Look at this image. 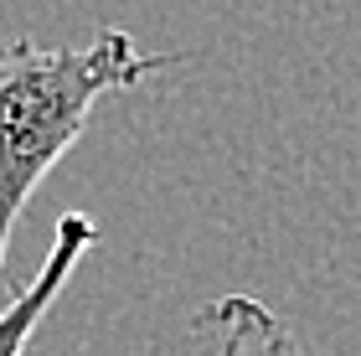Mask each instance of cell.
<instances>
[{"instance_id":"7a4b0ae2","label":"cell","mask_w":361,"mask_h":356,"mask_svg":"<svg viewBox=\"0 0 361 356\" xmlns=\"http://www.w3.org/2000/svg\"><path fill=\"white\" fill-rule=\"evenodd\" d=\"M93 243H98V222H93V217H83V212H62V217H57L47 264L31 274V284L6 305V310H0V356H26L31 331H37L42 315L57 305L62 284L73 279V269L83 264V253L93 248Z\"/></svg>"},{"instance_id":"6da1fadb","label":"cell","mask_w":361,"mask_h":356,"mask_svg":"<svg viewBox=\"0 0 361 356\" xmlns=\"http://www.w3.org/2000/svg\"><path fill=\"white\" fill-rule=\"evenodd\" d=\"M176 62H186V52H140L119 26L93 31L83 47H42L31 37L0 42V269L21 212L83 140L93 109Z\"/></svg>"},{"instance_id":"3957f363","label":"cell","mask_w":361,"mask_h":356,"mask_svg":"<svg viewBox=\"0 0 361 356\" xmlns=\"http://www.w3.org/2000/svg\"><path fill=\"white\" fill-rule=\"evenodd\" d=\"M202 356H305L300 336L253 295H217L196 315Z\"/></svg>"}]
</instances>
